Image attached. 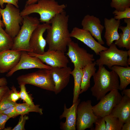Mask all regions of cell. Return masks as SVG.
I'll list each match as a JSON object with an SVG mask.
<instances>
[{
	"instance_id": "26",
	"label": "cell",
	"mask_w": 130,
	"mask_h": 130,
	"mask_svg": "<svg viewBox=\"0 0 130 130\" xmlns=\"http://www.w3.org/2000/svg\"><path fill=\"white\" fill-rule=\"evenodd\" d=\"M13 42V39L0 27V52L11 49Z\"/></svg>"
},
{
	"instance_id": "22",
	"label": "cell",
	"mask_w": 130,
	"mask_h": 130,
	"mask_svg": "<svg viewBox=\"0 0 130 130\" xmlns=\"http://www.w3.org/2000/svg\"><path fill=\"white\" fill-rule=\"evenodd\" d=\"M95 61L88 64L83 68V75L81 84L80 93L85 92L90 86L91 77L96 72V69L95 67Z\"/></svg>"
},
{
	"instance_id": "6",
	"label": "cell",
	"mask_w": 130,
	"mask_h": 130,
	"mask_svg": "<svg viewBox=\"0 0 130 130\" xmlns=\"http://www.w3.org/2000/svg\"><path fill=\"white\" fill-rule=\"evenodd\" d=\"M109 47L107 50L99 53V58L95 61L96 65H105L110 69L114 65L129 66L127 64V51L118 49L114 43Z\"/></svg>"
},
{
	"instance_id": "34",
	"label": "cell",
	"mask_w": 130,
	"mask_h": 130,
	"mask_svg": "<svg viewBox=\"0 0 130 130\" xmlns=\"http://www.w3.org/2000/svg\"><path fill=\"white\" fill-rule=\"evenodd\" d=\"M94 130H106V124L103 117H98L94 123Z\"/></svg>"
},
{
	"instance_id": "39",
	"label": "cell",
	"mask_w": 130,
	"mask_h": 130,
	"mask_svg": "<svg viewBox=\"0 0 130 130\" xmlns=\"http://www.w3.org/2000/svg\"><path fill=\"white\" fill-rule=\"evenodd\" d=\"M130 121L124 123L122 127L121 130H130Z\"/></svg>"
},
{
	"instance_id": "19",
	"label": "cell",
	"mask_w": 130,
	"mask_h": 130,
	"mask_svg": "<svg viewBox=\"0 0 130 130\" xmlns=\"http://www.w3.org/2000/svg\"><path fill=\"white\" fill-rule=\"evenodd\" d=\"M104 21L105 29L104 37L107 45L109 46L114 41L118 40L120 38L118 29L120 26L121 21L116 20L114 18L110 19L105 18Z\"/></svg>"
},
{
	"instance_id": "8",
	"label": "cell",
	"mask_w": 130,
	"mask_h": 130,
	"mask_svg": "<svg viewBox=\"0 0 130 130\" xmlns=\"http://www.w3.org/2000/svg\"><path fill=\"white\" fill-rule=\"evenodd\" d=\"M91 100L80 102L77 110L76 125L78 130L91 128L98 117L94 114Z\"/></svg>"
},
{
	"instance_id": "17",
	"label": "cell",
	"mask_w": 130,
	"mask_h": 130,
	"mask_svg": "<svg viewBox=\"0 0 130 130\" xmlns=\"http://www.w3.org/2000/svg\"><path fill=\"white\" fill-rule=\"evenodd\" d=\"M21 51L10 49L0 52V73L8 72L18 64Z\"/></svg>"
},
{
	"instance_id": "37",
	"label": "cell",
	"mask_w": 130,
	"mask_h": 130,
	"mask_svg": "<svg viewBox=\"0 0 130 130\" xmlns=\"http://www.w3.org/2000/svg\"><path fill=\"white\" fill-rule=\"evenodd\" d=\"M10 118L6 115L0 112V130H4L6 123Z\"/></svg>"
},
{
	"instance_id": "27",
	"label": "cell",
	"mask_w": 130,
	"mask_h": 130,
	"mask_svg": "<svg viewBox=\"0 0 130 130\" xmlns=\"http://www.w3.org/2000/svg\"><path fill=\"white\" fill-rule=\"evenodd\" d=\"M106 130H121L124 123L119 119L110 114L104 117Z\"/></svg>"
},
{
	"instance_id": "43",
	"label": "cell",
	"mask_w": 130,
	"mask_h": 130,
	"mask_svg": "<svg viewBox=\"0 0 130 130\" xmlns=\"http://www.w3.org/2000/svg\"><path fill=\"white\" fill-rule=\"evenodd\" d=\"M1 15L0 13V27H4V25L2 22V20H1Z\"/></svg>"
},
{
	"instance_id": "11",
	"label": "cell",
	"mask_w": 130,
	"mask_h": 130,
	"mask_svg": "<svg viewBox=\"0 0 130 130\" xmlns=\"http://www.w3.org/2000/svg\"><path fill=\"white\" fill-rule=\"evenodd\" d=\"M30 55L38 58L43 63L52 67H64L67 66L69 61L64 52L49 49L44 53L38 54L28 52Z\"/></svg>"
},
{
	"instance_id": "7",
	"label": "cell",
	"mask_w": 130,
	"mask_h": 130,
	"mask_svg": "<svg viewBox=\"0 0 130 130\" xmlns=\"http://www.w3.org/2000/svg\"><path fill=\"white\" fill-rule=\"evenodd\" d=\"M20 10L13 5L7 4L4 8L0 7V13L5 27V31L13 39L18 33L22 24L23 18Z\"/></svg>"
},
{
	"instance_id": "38",
	"label": "cell",
	"mask_w": 130,
	"mask_h": 130,
	"mask_svg": "<svg viewBox=\"0 0 130 130\" xmlns=\"http://www.w3.org/2000/svg\"><path fill=\"white\" fill-rule=\"evenodd\" d=\"M19 0H0V7L3 8L4 3L11 4L13 5L15 7L19 8L18 5Z\"/></svg>"
},
{
	"instance_id": "20",
	"label": "cell",
	"mask_w": 130,
	"mask_h": 130,
	"mask_svg": "<svg viewBox=\"0 0 130 130\" xmlns=\"http://www.w3.org/2000/svg\"><path fill=\"white\" fill-rule=\"evenodd\" d=\"M110 115L117 117L124 124L130 121V98L125 95L122 96Z\"/></svg>"
},
{
	"instance_id": "29",
	"label": "cell",
	"mask_w": 130,
	"mask_h": 130,
	"mask_svg": "<svg viewBox=\"0 0 130 130\" xmlns=\"http://www.w3.org/2000/svg\"><path fill=\"white\" fill-rule=\"evenodd\" d=\"M110 5L118 11H123L130 6V0H111Z\"/></svg>"
},
{
	"instance_id": "32",
	"label": "cell",
	"mask_w": 130,
	"mask_h": 130,
	"mask_svg": "<svg viewBox=\"0 0 130 130\" xmlns=\"http://www.w3.org/2000/svg\"><path fill=\"white\" fill-rule=\"evenodd\" d=\"M29 119L28 116L26 114L20 115L18 123L11 130H25V124Z\"/></svg>"
},
{
	"instance_id": "18",
	"label": "cell",
	"mask_w": 130,
	"mask_h": 130,
	"mask_svg": "<svg viewBox=\"0 0 130 130\" xmlns=\"http://www.w3.org/2000/svg\"><path fill=\"white\" fill-rule=\"evenodd\" d=\"M78 99L77 101L73 103L69 108H66L64 104V111L59 117L60 119L65 117L66 118L65 123L61 122L60 128L63 130H75L77 117V110L78 105L80 102Z\"/></svg>"
},
{
	"instance_id": "23",
	"label": "cell",
	"mask_w": 130,
	"mask_h": 130,
	"mask_svg": "<svg viewBox=\"0 0 130 130\" xmlns=\"http://www.w3.org/2000/svg\"><path fill=\"white\" fill-rule=\"evenodd\" d=\"M110 70L114 71L119 78V90L125 89L130 83V67L114 65Z\"/></svg>"
},
{
	"instance_id": "33",
	"label": "cell",
	"mask_w": 130,
	"mask_h": 130,
	"mask_svg": "<svg viewBox=\"0 0 130 130\" xmlns=\"http://www.w3.org/2000/svg\"><path fill=\"white\" fill-rule=\"evenodd\" d=\"M19 92L16 88L14 86H13L8 96L9 98L12 102H16L20 98Z\"/></svg>"
},
{
	"instance_id": "12",
	"label": "cell",
	"mask_w": 130,
	"mask_h": 130,
	"mask_svg": "<svg viewBox=\"0 0 130 130\" xmlns=\"http://www.w3.org/2000/svg\"><path fill=\"white\" fill-rule=\"evenodd\" d=\"M52 67L43 63L38 57L30 55L28 52L21 51L19 61L17 65L6 74L7 77L13 75L16 72L21 69L33 68L46 69L50 70Z\"/></svg>"
},
{
	"instance_id": "42",
	"label": "cell",
	"mask_w": 130,
	"mask_h": 130,
	"mask_svg": "<svg viewBox=\"0 0 130 130\" xmlns=\"http://www.w3.org/2000/svg\"><path fill=\"white\" fill-rule=\"evenodd\" d=\"M39 0H27L26 2L25 5H28L37 3Z\"/></svg>"
},
{
	"instance_id": "9",
	"label": "cell",
	"mask_w": 130,
	"mask_h": 130,
	"mask_svg": "<svg viewBox=\"0 0 130 130\" xmlns=\"http://www.w3.org/2000/svg\"><path fill=\"white\" fill-rule=\"evenodd\" d=\"M122 97L118 90L115 89L110 91L102 98L97 104L93 106L94 114L98 117H102L110 114Z\"/></svg>"
},
{
	"instance_id": "2",
	"label": "cell",
	"mask_w": 130,
	"mask_h": 130,
	"mask_svg": "<svg viewBox=\"0 0 130 130\" xmlns=\"http://www.w3.org/2000/svg\"><path fill=\"white\" fill-rule=\"evenodd\" d=\"M93 76L94 84L91 91L97 100H100L109 91L115 89L119 90V77L114 71H109L103 65H100Z\"/></svg>"
},
{
	"instance_id": "15",
	"label": "cell",
	"mask_w": 130,
	"mask_h": 130,
	"mask_svg": "<svg viewBox=\"0 0 130 130\" xmlns=\"http://www.w3.org/2000/svg\"><path fill=\"white\" fill-rule=\"evenodd\" d=\"M81 25L82 28L89 31L99 44L102 45L104 44L102 38V34L104 27L101 24L99 18L93 15L87 14L82 20Z\"/></svg>"
},
{
	"instance_id": "14",
	"label": "cell",
	"mask_w": 130,
	"mask_h": 130,
	"mask_svg": "<svg viewBox=\"0 0 130 130\" xmlns=\"http://www.w3.org/2000/svg\"><path fill=\"white\" fill-rule=\"evenodd\" d=\"M71 37L75 38L83 42L93 50L97 55L108 48L103 46L97 41L88 31L75 27L70 33Z\"/></svg>"
},
{
	"instance_id": "35",
	"label": "cell",
	"mask_w": 130,
	"mask_h": 130,
	"mask_svg": "<svg viewBox=\"0 0 130 130\" xmlns=\"http://www.w3.org/2000/svg\"><path fill=\"white\" fill-rule=\"evenodd\" d=\"M0 112L6 115L10 118L15 117L18 115L15 106L11 107Z\"/></svg>"
},
{
	"instance_id": "5",
	"label": "cell",
	"mask_w": 130,
	"mask_h": 130,
	"mask_svg": "<svg viewBox=\"0 0 130 130\" xmlns=\"http://www.w3.org/2000/svg\"><path fill=\"white\" fill-rule=\"evenodd\" d=\"M18 84H29L41 89L54 92L55 85L50 70L41 69L35 72L18 76Z\"/></svg>"
},
{
	"instance_id": "44",
	"label": "cell",
	"mask_w": 130,
	"mask_h": 130,
	"mask_svg": "<svg viewBox=\"0 0 130 130\" xmlns=\"http://www.w3.org/2000/svg\"><path fill=\"white\" fill-rule=\"evenodd\" d=\"M12 128L10 127H7L6 128H5L4 130H10L12 129Z\"/></svg>"
},
{
	"instance_id": "3",
	"label": "cell",
	"mask_w": 130,
	"mask_h": 130,
	"mask_svg": "<svg viewBox=\"0 0 130 130\" xmlns=\"http://www.w3.org/2000/svg\"><path fill=\"white\" fill-rule=\"evenodd\" d=\"M66 7L65 5L59 4L55 0H39L36 3L25 5L20 14L23 17L37 13L40 15V22L50 24L51 19L64 11Z\"/></svg>"
},
{
	"instance_id": "30",
	"label": "cell",
	"mask_w": 130,
	"mask_h": 130,
	"mask_svg": "<svg viewBox=\"0 0 130 130\" xmlns=\"http://www.w3.org/2000/svg\"><path fill=\"white\" fill-rule=\"evenodd\" d=\"M114 15V18L116 20H120L125 18H130V8H126L123 11H118L116 10L113 12Z\"/></svg>"
},
{
	"instance_id": "13",
	"label": "cell",
	"mask_w": 130,
	"mask_h": 130,
	"mask_svg": "<svg viewBox=\"0 0 130 130\" xmlns=\"http://www.w3.org/2000/svg\"><path fill=\"white\" fill-rule=\"evenodd\" d=\"M50 26V24L46 23L40 24L33 31L29 42L31 50L30 52L41 54L45 52V49L47 43L43 35Z\"/></svg>"
},
{
	"instance_id": "21",
	"label": "cell",
	"mask_w": 130,
	"mask_h": 130,
	"mask_svg": "<svg viewBox=\"0 0 130 130\" xmlns=\"http://www.w3.org/2000/svg\"><path fill=\"white\" fill-rule=\"evenodd\" d=\"M124 21L126 26H119L118 29L122 32L119 33L120 38L114 43L120 48H125L128 50L130 49V18L124 19Z\"/></svg>"
},
{
	"instance_id": "25",
	"label": "cell",
	"mask_w": 130,
	"mask_h": 130,
	"mask_svg": "<svg viewBox=\"0 0 130 130\" xmlns=\"http://www.w3.org/2000/svg\"><path fill=\"white\" fill-rule=\"evenodd\" d=\"M39 106L37 104L32 106L25 102L22 103H16L15 107L18 115L26 114L31 112L38 113L42 115L43 109L39 107Z\"/></svg>"
},
{
	"instance_id": "10",
	"label": "cell",
	"mask_w": 130,
	"mask_h": 130,
	"mask_svg": "<svg viewBox=\"0 0 130 130\" xmlns=\"http://www.w3.org/2000/svg\"><path fill=\"white\" fill-rule=\"evenodd\" d=\"M67 46L68 50L66 54L73 64L74 67L83 68L86 65L95 61L93 55L80 47L78 43L72 41Z\"/></svg>"
},
{
	"instance_id": "24",
	"label": "cell",
	"mask_w": 130,
	"mask_h": 130,
	"mask_svg": "<svg viewBox=\"0 0 130 130\" xmlns=\"http://www.w3.org/2000/svg\"><path fill=\"white\" fill-rule=\"evenodd\" d=\"M71 75L74 79V87L73 90V103L76 102L78 99L80 93L81 86L83 75V68L78 67H74L71 71Z\"/></svg>"
},
{
	"instance_id": "16",
	"label": "cell",
	"mask_w": 130,
	"mask_h": 130,
	"mask_svg": "<svg viewBox=\"0 0 130 130\" xmlns=\"http://www.w3.org/2000/svg\"><path fill=\"white\" fill-rule=\"evenodd\" d=\"M50 70L55 85L54 92L57 94L68 84L72 70L70 67L67 66L52 67Z\"/></svg>"
},
{
	"instance_id": "31",
	"label": "cell",
	"mask_w": 130,
	"mask_h": 130,
	"mask_svg": "<svg viewBox=\"0 0 130 130\" xmlns=\"http://www.w3.org/2000/svg\"><path fill=\"white\" fill-rule=\"evenodd\" d=\"M8 95L5 97L0 102V112L11 107L15 106L16 103L11 101L8 98Z\"/></svg>"
},
{
	"instance_id": "41",
	"label": "cell",
	"mask_w": 130,
	"mask_h": 130,
	"mask_svg": "<svg viewBox=\"0 0 130 130\" xmlns=\"http://www.w3.org/2000/svg\"><path fill=\"white\" fill-rule=\"evenodd\" d=\"M122 91V93L124 95L129 98H130V89H125Z\"/></svg>"
},
{
	"instance_id": "1",
	"label": "cell",
	"mask_w": 130,
	"mask_h": 130,
	"mask_svg": "<svg viewBox=\"0 0 130 130\" xmlns=\"http://www.w3.org/2000/svg\"><path fill=\"white\" fill-rule=\"evenodd\" d=\"M69 17L64 11L51 20V25L46 30L45 39L48 49L66 52L67 46L72 41L68 29Z\"/></svg>"
},
{
	"instance_id": "4",
	"label": "cell",
	"mask_w": 130,
	"mask_h": 130,
	"mask_svg": "<svg viewBox=\"0 0 130 130\" xmlns=\"http://www.w3.org/2000/svg\"><path fill=\"white\" fill-rule=\"evenodd\" d=\"M23 17L22 25L13 39V44L11 49L31 52L29 45V40L33 31L40 24V21L36 17L27 15Z\"/></svg>"
},
{
	"instance_id": "28",
	"label": "cell",
	"mask_w": 130,
	"mask_h": 130,
	"mask_svg": "<svg viewBox=\"0 0 130 130\" xmlns=\"http://www.w3.org/2000/svg\"><path fill=\"white\" fill-rule=\"evenodd\" d=\"M25 85L23 84L20 85V91L19 94L20 98L25 103L34 106L35 105L33 101L32 98L27 91Z\"/></svg>"
},
{
	"instance_id": "40",
	"label": "cell",
	"mask_w": 130,
	"mask_h": 130,
	"mask_svg": "<svg viewBox=\"0 0 130 130\" xmlns=\"http://www.w3.org/2000/svg\"><path fill=\"white\" fill-rule=\"evenodd\" d=\"M7 80L5 78H0V86L7 85Z\"/></svg>"
},
{
	"instance_id": "36",
	"label": "cell",
	"mask_w": 130,
	"mask_h": 130,
	"mask_svg": "<svg viewBox=\"0 0 130 130\" xmlns=\"http://www.w3.org/2000/svg\"><path fill=\"white\" fill-rule=\"evenodd\" d=\"M10 90L7 85L0 86V102L5 97L7 96Z\"/></svg>"
}]
</instances>
